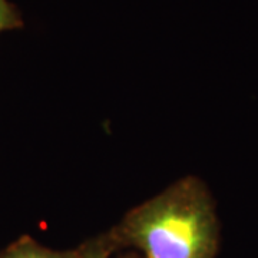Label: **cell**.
Listing matches in <instances>:
<instances>
[{
	"mask_svg": "<svg viewBox=\"0 0 258 258\" xmlns=\"http://www.w3.org/2000/svg\"><path fill=\"white\" fill-rule=\"evenodd\" d=\"M0 258H75V249L47 248L30 235H23L0 251Z\"/></svg>",
	"mask_w": 258,
	"mask_h": 258,
	"instance_id": "2",
	"label": "cell"
},
{
	"mask_svg": "<svg viewBox=\"0 0 258 258\" xmlns=\"http://www.w3.org/2000/svg\"><path fill=\"white\" fill-rule=\"evenodd\" d=\"M103 235L113 248L142 258H217L220 221L207 185L185 176L132 208Z\"/></svg>",
	"mask_w": 258,
	"mask_h": 258,
	"instance_id": "1",
	"label": "cell"
},
{
	"mask_svg": "<svg viewBox=\"0 0 258 258\" xmlns=\"http://www.w3.org/2000/svg\"><path fill=\"white\" fill-rule=\"evenodd\" d=\"M75 258H142L131 249H116L101 234L96 238L82 242L75 248Z\"/></svg>",
	"mask_w": 258,
	"mask_h": 258,
	"instance_id": "3",
	"label": "cell"
},
{
	"mask_svg": "<svg viewBox=\"0 0 258 258\" xmlns=\"http://www.w3.org/2000/svg\"><path fill=\"white\" fill-rule=\"evenodd\" d=\"M23 20L18 8L9 0H0V33L22 28Z\"/></svg>",
	"mask_w": 258,
	"mask_h": 258,
	"instance_id": "4",
	"label": "cell"
}]
</instances>
